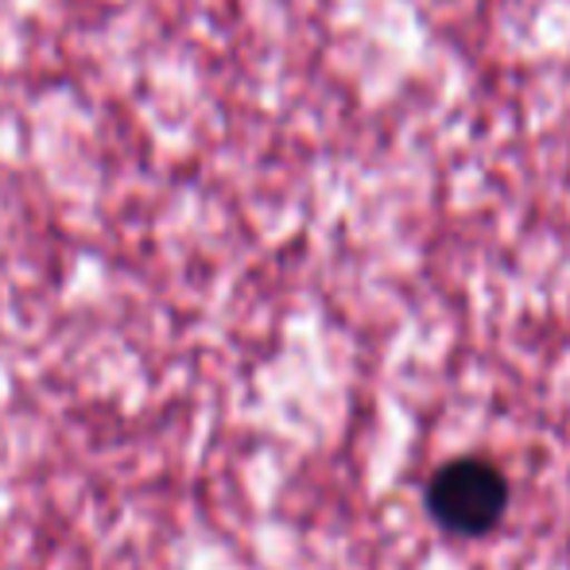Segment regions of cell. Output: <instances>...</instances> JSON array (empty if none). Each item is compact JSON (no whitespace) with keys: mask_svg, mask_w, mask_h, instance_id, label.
<instances>
[{"mask_svg":"<svg viewBox=\"0 0 570 570\" xmlns=\"http://www.w3.org/2000/svg\"><path fill=\"white\" fill-rule=\"evenodd\" d=\"M509 512V478L489 458H454L428 481V517L443 532L478 540Z\"/></svg>","mask_w":570,"mask_h":570,"instance_id":"6da1fadb","label":"cell"}]
</instances>
